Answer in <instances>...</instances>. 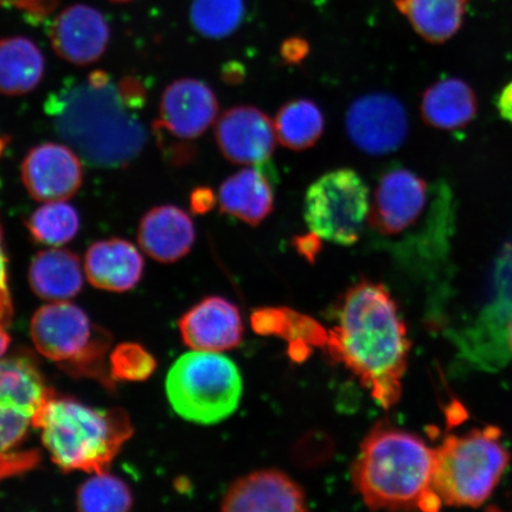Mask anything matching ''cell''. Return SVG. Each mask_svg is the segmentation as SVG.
<instances>
[{
	"instance_id": "obj_11",
	"label": "cell",
	"mask_w": 512,
	"mask_h": 512,
	"mask_svg": "<svg viewBox=\"0 0 512 512\" xmlns=\"http://www.w3.org/2000/svg\"><path fill=\"white\" fill-rule=\"evenodd\" d=\"M428 187L424 178L408 169L384 174L370 201L369 226L382 235H399L424 213Z\"/></svg>"
},
{
	"instance_id": "obj_6",
	"label": "cell",
	"mask_w": 512,
	"mask_h": 512,
	"mask_svg": "<svg viewBox=\"0 0 512 512\" xmlns=\"http://www.w3.org/2000/svg\"><path fill=\"white\" fill-rule=\"evenodd\" d=\"M30 337L36 350L67 374L115 386L107 361L111 336L79 306L67 300L40 307L32 316Z\"/></svg>"
},
{
	"instance_id": "obj_21",
	"label": "cell",
	"mask_w": 512,
	"mask_h": 512,
	"mask_svg": "<svg viewBox=\"0 0 512 512\" xmlns=\"http://www.w3.org/2000/svg\"><path fill=\"white\" fill-rule=\"evenodd\" d=\"M223 214L249 226H259L274 210L270 179L255 166H248L228 177L217 194Z\"/></svg>"
},
{
	"instance_id": "obj_15",
	"label": "cell",
	"mask_w": 512,
	"mask_h": 512,
	"mask_svg": "<svg viewBox=\"0 0 512 512\" xmlns=\"http://www.w3.org/2000/svg\"><path fill=\"white\" fill-rule=\"evenodd\" d=\"M49 40L62 60L85 67L105 54L111 40L110 25L93 6L74 4L63 9L51 22Z\"/></svg>"
},
{
	"instance_id": "obj_32",
	"label": "cell",
	"mask_w": 512,
	"mask_h": 512,
	"mask_svg": "<svg viewBox=\"0 0 512 512\" xmlns=\"http://www.w3.org/2000/svg\"><path fill=\"white\" fill-rule=\"evenodd\" d=\"M219 203L214 191L210 188H197L190 196V207L195 214H207Z\"/></svg>"
},
{
	"instance_id": "obj_10",
	"label": "cell",
	"mask_w": 512,
	"mask_h": 512,
	"mask_svg": "<svg viewBox=\"0 0 512 512\" xmlns=\"http://www.w3.org/2000/svg\"><path fill=\"white\" fill-rule=\"evenodd\" d=\"M345 130L358 150L369 156H386L405 144L408 113L392 94H366L349 106L345 113Z\"/></svg>"
},
{
	"instance_id": "obj_9",
	"label": "cell",
	"mask_w": 512,
	"mask_h": 512,
	"mask_svg": "<svg viewBox=\"0 0 512 512\" xmlns=\"http://www.w3.org/2000/svg\"><path fill=\"white\" fill-rule=\"evenodd\" d=\"M54 390L27 357L0 360V476L10 472L12 456L27 439L44 403Z\"/></svg>"
},
{
	"instance_id": "obj_14",
	"label": "cell",
	"mask_w": 512,
	"mask_h": 512,
	"mask_svg": "<svg viewBox=\"0 0 512 512\" xmlns=\"http://www.w3.org/2000/svg\"><path fill=\"white\" fill-rule=\"evenodd\" d=\"M215 139L228 162L248 166L270 160L278 142L273 121L254 106H235L221 114Z\"/></svg>"
},
{
	"instance_id": "obj_13",
	"label": "cell",
	"mask_w": 512,
	"mask_h": 512,
	"mask_svg": "<svg viewBox=\"0 0 512 512\" xmlns=\"http://www.w3.org/2000/svg\"><path fill=\"white\" fill-rule=\"evenodd\" d=\"M219 100L206 82L179 79L165 88L153 130L179 140L200 138L219 118Z\"/></svg>"
},
{
	"instance_id": "obj_22",
	"label": "cell",
	"mask_w": 512,
	"mask_h": 512,
	"mask_svg": "<svg viewBox=\"0 0 512 512\" xmlns=\"http://www.w3.org/2000/svg\"><path fill=\"white\" fill-rule=\"evenodd\" d=\"M29 284L38 298L50 303L78 296L83 287L79 255L60 247L38 252L29 267Z\"/></svg>"
},
{
	"instance_id": "obj_23",
	"label": "cell",
	"mask_w": 512,
	"mask_h": 512,
	"mask_svg": "<svg viewBox=\"0 0 512 512\" xmlns=\"http://www.w3.org/2000/svg\"><path fill=\"white\" fill-rule=\"evenodd\" d=\"M46 60L40 48L27 37L0 40V94L21 96L40 85Z\"/></svg>"
},
{
	"instance_id": "obj_24",
	"label": "cell",
	"mask_w": 512,
	"mask_h": 512,
	"mask_svg": "<svg viewBox=\"0 0 512 512\" xmlns=\"http://www.w3.org/2000/svg\"><path fill=\"white\" fill-rule=\"evenodd\" d=\"M396 9L407 18L422 40L443 44L463 27L467 0H395Z\"/></svg>"
},
{
	"instance_id": "obj_7",
	"label": "cell",
	"mask_w": 512,
	"mask_h": 512,
	"mask_svg": "<svg viewBox=\"0 0 512 512\" xmlns=\"http://www.w3.org/2000/svg\"><path fill=\"white\" fill-rule=\"evenodd\" d=\"M242 377L236 364L220 352L192 350L179 357L166 376V396L182 419L216 425L240 405Z\"/></svg>"
},
{
	"instance_id": "obj_27",
	"label": "cell",
	"mask_w": 512,
	"mask_h": 512,
	"mask_svg": "<svg viewBox=\"0 0 512 512\" xmlns=\"http://www.w3.org/2000/svg\"><path fill=\"white\" fill-rule=\"evenodd\" d=\"M245 12L243 0H192L190 22L203 37L222 40L240 27Z\"/></svg>"
},
{
	"instance_id": "obj_5",
	"label": "cell",
	"mask_w": 512,
	"mask_h": 512,
	"mask_svg": "<svg viewBox=\"0 0 512 512\" xmlns=\"http://www.w3.org/2000/svg\"><path fill=\"white\" fill-rule=\"evenodd\" d=\"M510 458L497 427L448 435L435 448L433 490L447 507L477 508L494 494Z\"/></svg>"
},
{
	"instance_id": "obj_34",
	"label": "cell",
	"mask_w": 512,
	"mask_h": 512,
	"mask_svg": "<svg viewBox=\"0 0 512 512\" xmlns=\"http://www.w3.org/2000/svg\"><path fill=\"white\" fill-rule=\"evenodd\" d=\"M496 106L501 117L512 126V81L499 93Z\"/></svg>"
},
{
	"instance_id": "obj_16",
	"label": "cell",
	"mask_w": 512,
	"mask_h": 512,
	"mask_svg": "<svg viewBox=\"0 0 512 512\" xmlns=\"http://www.w3.org/2000/svg\"><path fill=\"white\" fill-rule=\"evenodd\" d=\"M227 512H303L305 492L298 483L279 470H260L236 479L221 502Z\"/></svg>"
},
{
	"instance_id": "obj_30",
	"label": "cell",
	"mask_w": 512,
	"mask_h": 512,
	"mask_svg": "<svg viewBox=\"0 0 512 512\" xmlns=\"http://www.w3.org/2000/svg\"><path fill=\"white\" fill-rule=\"evenodd\" d=\"M15 310L9 288L8 258H6L3 230L0 227V323L10 326Z\"/></svg>"
},
{
	"instance_id": "obj_38",
	"label": "cell",
	"mask_w": 512,
	"mask_h": 512,
	"mask_svg": "<svg viewBox=\"0 0 512 512\" xmlns=\"http://www.w3.org/2000/svg\"><path fill=\"white\" fill-rule=\"evenodd\" d=\"M110 2L117 3V4H126V3L133 2V0H110Z\"/></svg>"
},
{
	"instance_id": "obj_31",
	"label": "cell",
	"mask_w": 512,
	"mask_h": 512,
	"mask_svg": "<svg viewBox=\"0 0 512 512\" xmlns=\"http://www.w3.org/2000/svg\"><path fill=\"white\" fill-rule=\"evenodd\" d=\"M310 54V44L303 37H290L281 44L280 56L286 64L298 66Z\"/></svg>"
},
{
	"instance_id": "obj_3",
	"label": "cell",
	"mask_w": 512,
	"mask_h": 512,
	"mask_svg": "<svg viewBox=\"0 0 512 512\" xmlns=\"http://www.w3.org/2000/svg\"><path fill=\"white\" fill-rule=\"evenodd\" d=\"M435 448L418 435L389 425L364 439L352 466V482L373 510H438L433 490Z\"/></svg>"
},
{
	"instance_id": "obj_4",
	"label": "cell",
	"mask_w": 512,
	"mask_h": 512,
	"mask_svg": "<svg viewBox=\"0 0 512 512\" xmlns=\"http://www.w3.org/2000/svg\"><path fill=\"white\" fill-rule=\"evenodd\" d=\"M51 460L66 472L108 470L133 435L130 416L121 408H93L54 392L35 422Z\"/></svg>"
},
{
	"instance_id": "obj_8",
	"label": "cell",
	"mask_w": 512,
	"mask_h": 512,
	"mask_svg": "<svg viewBox=\"0 0 512 512\" xmlns=\"http://www.w3.org/2000/svg\"><path fill=\"white\" fill-rule=\"evenodd\" d=\"M369 210L367 184L352 169L326 172L306 191L307 227L320 239L339 246H352L360 240Z\"/></svg>"
},
{
	"instance_id": "obj_17",
	"label": "cell",
	"mask_w": 512,
	"mask_h": 512,
	"mask_svg": "<svg viewBox=\"0 0 512 512\" xmlns=\"http://www.w3.org/2000/svg\"><path fill=\"white\" fill-rule=\"evenodd\" d=\"M179 331L191 350L222 352L238 348L243 337L240 310L222 297H208L179 319Z\"/></svg>"
},
{
	"instance_id": "obj_1",
	"label": "cell",
	"mask_w": 512,
	"mask_h": 512,
	"mask_svg": "<svg viewBox=\"0 0 512 512\" xmlns=\"http://www.w3.org/2000/svg\"><path fill=\"white\" fill-rule=\"evenodd\" d=\"M143 82L115 80L104 70L69 79L48 95L44 111L54 130L83 162L94 168H125L145 149L149 134L140 111L146 104Z\"/></svg>"
},
{
	"instance_id": "obj_12",
	"label": "cell",
	"mask_w": 512,
	"mask_h": 512,
	"mask_svg": "<svg viewBox=\"0 0 512 512\" xmlns=\"http://www.w3.org/2000/svg\"><path fill=\"white\" fill-rule=\"evenodd\" d=\"M82 159L72 147L56 143L37 145L22 163L25 189L41 203L67 201L83 183Z\"/></svg>"
},
{
	"instance_id": "obj_36",
	"label": "cell",
	"mask_w": 512,
	"mask_h": 512,
	"mask_svg": "<svg viewBox=\"0 0 512 512\" xmlns=\"http://www.w3.org/2000/svg\"><path fill=\"white\" fill-rule=\"evenodd\" d=\"M11 343V338L6 331V326L0 323V360H2L3 356L6 354V351L9 349V345Z\"/></svg>"
},
{
	"instance_id": "obj_26",
	"label": "cell",
	"mask_w": 512,
	"mask_h": 512,
	"mask_svg": "<svg viewBox=\"0 0 512 512\" xmlns=\"http://www.w3.org/2000/svg\"><path fill=\"white\" fill-rule=\"evenodd\" d=\"M32 240L48 247L67 245L78 235L81 217L67 201L43 203L25 221Z\"/></svg>"
},
{
	"instance_id": "obj_25",
	"label": "cell",
	"mask_w": 512,
	"mask_h": 512,
	"mask_svg": "<svg viewBox=\"0 0 512 512\" xmlns=\"http://www.w3.org/2000/svg\"><path fill=\"white\" fill-rule=\"evenodd\" d=\"M278 142L292 151H304L322 138L325 119L315 101L296 99L286 102L274 120Z\"/></svg>"
},
{
	"instance_id": "obj_20",
	"label": "cell",
	"mask_w": 512,
	"mask_h": 512,
	"mask_svg": "<svg viewBox=\"0 0 512 512\" xmlns=\"http://www.w3.org/2000/svg\"><path fill=\"white\" fill-rule=\"evenodd\" d=\"M478 98L469 83L445 78L428 87L421 96L420 113L425 124L440 131H458L478 114Z\"/></svg>"
},
{
	"instance_id": "obj_37",
	"label": "cell",
	"mask_w": 512,
	"mask_h": 512,
	"mask_svg": "<svg viewBox=\"0 0 512 512\" xmlns=\"http://www.w3.org/2000/svg\"><path fill=\"white\" fill-rule=\"evenodd\" d=\"M508 344L512 354V315L508 324Z\"/></svg>"
},
{
	"instance_id": "obj_18",
	"label": "cell",
	"mask_w": 512,
	"mask_h": 512,
	"mask_svg": "<svg viewBox=\"0 0 512 512\" xmlns=\"http://www.w3.org/2000/svg\"><path fill=\"white\" fill-rule=\"evenodd\" d=\"M196 240L191 216L176 206H159L140 220L138 242L142 251L162 264H172L187 256Z\"/></svg>"
},
{
	"instance_id": "obj_28",
	"label": "cell",
	"mask_w": 512,
	"mask_h": 512,
	"mask_svg": "<svg viewBox=\"0 0 512 512\" xmlns=\"http://www.w3.org/2000/svg\"><path fill=\"white\" fill-rule=\"evenodd\" d=\"M76 505L83 512H126L132 508L133 496L123 479L104 471L80 486Z\"/></svg>"
},
{
	"instance_id": "obj_35",
	"label": "cell",
	"mask_w": 512,
	"mask_h": 512,
	"mask_svg": "<svg viewBox=\"0 0 512 512\" xmlns=\"http://www.w3.org/2000/svg\"><path fill=\"white\" fill-rule=\"evenodd\" d=\"M320 240L322 239L310 230L309 235L299 236V238L296 239L297 248L300 253L311 258V256H315L318 252Z\"/></svg>"
},
{
	"instance_id": "obj_19",
	"label": "cell",
	"mask_w": 512,
	"mask_h": 512,
	"mask_svg": "<svg viewBox=\"0 0 512 512\" xmlns=\"http://www.w3.org/2000/svg\"><path fill=\"white\" fill-rule=\"evenodd\" d=\"M144 268L143 255L133 243L112 238L96 241L88 248L83 270L92 286L123 293L139 284Z\"/></svg>"
},
{
	"instance_id": "obj_29",
	"label": "cell",
	"mask_w": 512,
	"mask_h": 512,
	"mask_svg": "<svg viewBox=\"0 0 512 512\" xmlns=\"http://www.w3.org/2000/svg\"><path fill=\"white\" fill-rule=\"evenodd\" d=\"M108 368L114 382H143L155 373L157 361L143 345L128 342L113 349Z\"/></svg>"
},
{
	"instance_id": "obj_2",
	"label": "cell",
	"mask_w": 512,
	"mask_h": 512,
	"mask_svg": "<svg viewBox=\"0 0 512 512\" xmlns=\"http://www.w3.org/2000/svg\"><path fill=\"white\" fill-rule=\"evenodd\" d=\"M330 348L383 408L400 400L411 342L392 294L363 280L345 293Z\"/></svg>"
},
{
	"instance_id": "obj_33",
	"label": "cell",
	"mask_w": 512,
	"mask_h": 512,
	"mask_svg": "<svg viewBox=\"0 0 512 512\" xmlns=\"http://www.w3.org/2000/svg\"><path fill=\"white\" fill-rule=\"evenodd\" d=\"M246 68L240 62H229L222 68L221 76L222 80L227 85H240L246 79Z\"/></svg>"
}]
</instances>
